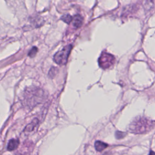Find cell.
I'll return each instance as SVG.
<instances>
[{"label": "cell", "instance_id": "cell-1", "mask_svg": "<svg viewBox=\"0 0 155 155\" xmlns=\"http://www.w3.org/2000/svg\"><path fill=\"white\" fill-rule=\"evenodd\" d=\"M153 126L152 121L145 117H137L131 122L129 130L134 134H142L151 130Z\"/></svg>", "mask_w": 155, "mask_h": 155}, {"label": "cell", "instance_id": "cell-2", "mask_svg": "<svg viewBox=\"0 0 155 155\" xmlns=\"http://www.w3.org/2000/svg\"><path fill=\"white\" fill-rule=\"evenodd\" d=\"M71 49H72L71 45H68L64 47L61 50L56 53V54L53 56V60L59 65L66 64Z\"/></svg>", "mask_w": 155, "mask_h": 155}, {"label": "cell", "instance_id": "cell-3", "mask_svg": "<svg viewBox=\"0 0 155 155\" xmlns=\"http://www.w3.org/2000/svg\"><path fill=\"white\" fill-rule=\"evenodd\" d=\"M98 62L101 68L107 69L111 67L115 64V58L110 53L103 52L99 57Z\"/></svg>", "mask_w": 155, "mask_h": 155}, {"label": "cell", "instance_id": "cell-4", "mask_svg": "<svg viewBox=\"0 0 155 155\" xmlns=\"http://www.w3.org/2000/svg\"><path fill=\"white\" fill-rule=\"evenodd\" d=\"M73 24L75 28H80L81 27L83 22V18L80 15H76L73 18Z\"/></svg>", "mask_w": 155, "mask_h": 155}, {"label": "cell", "instance_id": "cell-5", "mask_svg": "<svg viewBox=\"0 0 155 155\" xmlns=\"http://www.w3.org/2000/svg\"><path fill=\"white\" fill-rule=\"evenodd\" d=\"M20 144V141L18 139H11L7 145V150L9 151H13L15 150L18 147Z\"/></svg>", "mask_w": 155, "mask_h": 155}, {"label": "cell", "instance_id": "cell-6", "mask_svg": "<svg viewBox=\"0 0 155 155\" xmlns=\"http://www.w3.org/2000/svg\"><path fill=\"white\" fill-rule=\"evenodd\" d=\"M107 147H108V145L105 143L101 142V141H97L95 142L94 144V147L95 149H96V150L98 152H102L103 151L104 149H105Z\"/></svg>", "mask_w": 155, "mask_h": 155}, {"label": "cell", "instance_id": "cell-7", "mask_svg": "<svg viewBox=\"0 0 155 155\" xmlns=\"http://www.w3.org/2000/svg\"><path fill=\"white\" fill-rule=\"evenodd\" d=\"M38 122H39V121L38 119L37 118L35 119V120L31 124L27 125V126L25 128V131H26V132H32V131L33 130L35 127L38 124Z\"/></svg>", "mask_w": 155, "mask_h": 155}, {"label": "cell", "instance_id": "cell-8", "mask_svg": "<svg viewBox=\"0 0 155 155\" xmlns=\"http://www.w3.org/2000/svg\"><path fill=\"white\" fill-rule=\"evenodd\" d=\"M61 20L67 24H70L73 20V17L70 15H65L61 17Z\"/></svg>", "mask_w": 155, "mask_h": 155}, {"label": "cell", "instance_id": "cell-9", "mask_svg": "<svg viewBox=\"0 0 155 155\" xmlns=\"http://www.w3.org/2000/svg\"><path fill=\"white\" fill-rule=\"evenodd\" d=\"M37 52H38L37 47H33V48L31 50V51L29 52L28 55L31 58H33L36 55V54H37Z\"/></svg>", "mask_w": 155, "mask_h": 155}, {"label": "cell", "instance_id": "cell-10", "mask_svg": "<svg viewBox=\"0 0 155 155\" xmlns=\"http://www.w3.org/2000/svg\"><path fill=\"white\" fill-rule=\"evenodd\" d=\"M56 70L57 69L55 68V67H52L50 71H49V76L50 77H53L55 75H56Z\"/></svg>", "mask_w": 155, "mask_h": 155}]
</instances>
